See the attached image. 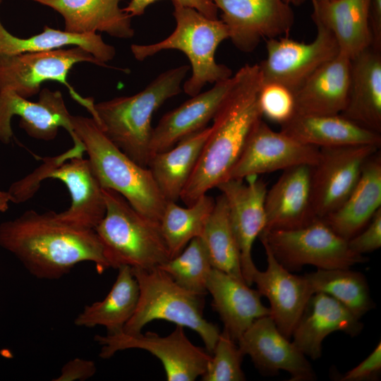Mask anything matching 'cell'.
Segmentation results:
<instances>
[{
  "instance_id": "obj_46",
  "label": "cell",
  "mask_w": 381,
  "mask_h": 381,
  "mask_svg": "<svg viewBox=\"0 0 381 381\" xmlns=\"http://www.w3.org/2000/svg\"><path fill=\"white\" fill-rule=\"evenodd\" d=\"M322 1H326V0H311V2H320Z\"/></svg>"
},
{
  "instance_id": "obj_17",
  "label": "cell",
  "mask_w": 381,
  "mask_h": 381,
  "mask_svg": "<svg viewBox=\"0 0 381 381\" xmlns=\"http://www.w3.org/2000/svg\"><path fill=\"white\" fill-rule=\"evenodd\" d=\"M246 179H249L247 183L243 179H228L216 188L226 200L240 250L243 277L250 286L257 270L252 258V248L266 225L265 200L267 188V183L258 176Z\"/></svg>"
},
{
  "instance_id": "obj_24",
  "label": "cell",
  "mask_w": 381,
  "mask_h": 381,
  "mask_svg": "<svg viewBox=\"0 0 381 381\" xmlns=\"http://www.w3.org/2000/svg\"><path fill=\"white\" fill-rule=\"evenodd\" d=\"M381 133V51L368 47L351 59L347 102L340 114Z\"/></svg>"
},
{
  "instance_id": "obj_29",
  "label": "cell",
  "mask_w": 381,
  "mask_h": 381,
  "mask_svg": "<svg viewBox=\"0 0 381 381\" xmlns=\"http://www.w3.org/2000/svg\"><path fill=\"white\" fill-rule=\"evenodd\" d=\"M370 0H326L312 2L313 20L328 28L340 52L352 59L370 46L368 12Z\"/></svg>"
},
{
  "instance_id": "obj_34",
  "label": "cell",
  "mask_w": 381,
  "mask_h": 381,
  "mask_svg": "<svg viewBox=\"0 0 381 381\" xmlns=\"http://www.w3.org/2000/svg\"><path fill=\"white\" fill-rule=\"evenodd\" d=\"M215 200L207 194L182 207L167 200L159 225L170 259L179 254L194 238L200 237Z\"/></svg>"
},
{
  "instance_id": "obj_36",
  "label": "cell",
  "mask_w": 381,
  "mask_h": 381,
  "mask_svg": "<svg viewBox=\"0 0 381 381\" xmlns=\"http://www.w3.org/2000/svg\"><path fill=\"white\" fill-rule=\"evenodd\" d=\"M158 267L186 290L200 296L207 293L212 267L200 237L193 238L179 254Z\"/></svg>"
},
{
  "instance_id": "obj_14",
  "label": "cell",
  "mask_w": 381,
  "mask_h": 381,
  "mask_svg": "<svg viewBox=\"0 0 381 381\" xmlns=\"http://www.w3.org/2000/svg\"><path fill=\"white\" fill-rule=\"evenodd\" d=\"M222 11L229 39L243 52H253L265 40L286 37L295 17L284 0H211Z\"/></svg>"
},
{
  "instance_id": "obj_4",
  "label": "cell",
  "mask_w": 381,
  "mask_h": 381,
  "mask_svg": "<svg viewBox=\"0 0 381 381\" xmlns=\"http://www.w3.org/2000/svg\"><path fill=\"white\" fill-rule=\"evenodd\" d=\"M71 121L102 188L116 191L135 210L159 222L167 200L149 168L138 164L116 147L92 117L71 115Z\"/></svg>"
},
{
  "instance_id": "obj_41",
  "label": "cell",
  "mask_w": 381,
  "mask_h": 381,
  "mask_svg": "<svg viewBox=\"0 0 381 381\" xmlns=\"http://www.w3.org/2000/svg\"><path fill=\"white\" fill-rule=\"evenodd\" d=\"M381 370V344L379 342L372 353L358 365L348 371L341 381L373 380Z\"/></svg>"
},
{
  "instance_id": "obj_10",
  "label": "cell",
  "mask_w": 381,
  "mask_h": 381,
  "mask_svg": "<svg viewBox=\"0 0 381 381\" xmlns=\"http://www.w3.org/2000/svg\"><path fill=\"white\" fill-rule=\"evenodd\" d=\"M80 62L104 66L80 47L0 55V92L10 90L28 99L40 92L43 83L56 81L65 85L71 97L92 114L93 99L80 96L67 80L70 70Z\"/></svg>"
},
{
  "instance_id": "obj_6",
  "label": "cell",
  "mask_w": 381,
  "mask_h": 381,
  "mask_svg": "<svg viewBox=\"0 0 381 381\" xmlns=\"http://www.w3.org/2000/svg\"><path fill=\"white\" fill-rule=\"evenodd\" d=\"M104 216L95 228L109 267L150 269L170 259L159 222L135 210L119 193L103 188Z\"/></svg>"
},
{
  "instance_id": "obj_13",
  "label": "cell",
  "mask_w": 381,
  "mask_h": 381,
  "mask_svg": "<svg viewBox=\"0 0 381 381\" xmlns=\"http://www.w3.org/2000/svg\"><path fill=\"white\" fill-rule=\"evenodd\" d=\"M370 145L320 147L312 167L314 215L323 218L340 207L356 186L368 159L379 150Z\"/></svg>"
},
{
  "instance_id": "obj_11",
  "label": "cell",
  "mask_w": 381,
  "mask_h": 381,
  "mask_svg": "<svg viewBox=\"0 0 381 381\" xmlns=\"http://www.w3.org/2000/svg\"><path fill=\"white\" fill-rule=\"evenodd\" d=\"M95 340L102 346L99 356L103 358L131 349L150 352L162 362L169 381L196 380L203 375L211 358L206 349L194 345L188 339L181 325H176L165 337L151 332L129 334L121 331L105 336L97 335Z\"/></svg>"
},
{
  "instance_id": "obj_44",
  "label": "cell",
  "mask_w": 381,
  "mask_h": 381,
  "mask_svg": "<svg viewBox=\"0 0 381 381\" xmlns=\"http://www.w3.org/2000/svg\"><path fill=\"white\" fill-rule=\"evenodd\" d=\"M11 197L8 191L0 190V212H6L9 207Z\"/></svg>"
},
{
  "instance_id": "obj_18",
  "label": "cell",
  "mask_w": 381,
  "mask_h": 381,
  "mask_svg": "<svg viewBox=\"0 0 381 381\" xmlns=\"http://www.w3.org/2000/svg\"><path fill=\"white\" fill-rule=\"evenodd\" d=\"M237 343L244 356L248 355L261 372L274 374L283 370L290 373L291 381L315 378L304 353L280 332L270 315L255 320Z\"/></svg>"
},
{
  "instance_id": "obj_2",
  "label": "cell",
  "mask_w": 381,
  "mask_h": 381,
  "mask_svg": "<svg viewBox=\"0 0 381 381\" xmlns=\"http://www.w3.org/2000/svg\"><path fill=\"white\" fill-rule=\"evenodd\" d=\"M263 78L260 65L246 64L233 75L211 126L194 171L180 199L190 205L227 179L255 123L262 119L260 93Z\"/></svg>"
},
{
  "instance_id": "obj_15",
  "label": "cell",
  "mask_w": 381,
  "mask_h": 381,
  "mask_svg": "<svg viewBox=\"0 0 381 381\" xmlns=\"http://www.w3.org/2000/svg\"><path fill=\"white\" fill-rule=\"evenodd\" d=\"M318 157V147L274 131L261 119L252 128L227 179L258 176L298 165L314 166Z\"/></svg>"
},
{
  "instance_id": "obj_25",
  "label": "cell",
  "mask_w": 381,
  "mask_h": 381,
  "mask_svg": "<svg viewBox=\"0 0 381 381\" xmlns=\"http://www.w3.org/2000/svg\"><path fill=\"white\" fill-rule=\"evenodd\" d=\"M351 59L339 52L315 71L294 92L296 114H341L347 102Z\"/></svg>"
},
{
  "instance_id": "obj_45",
  "label": "cell",
  "mask_w": 381,
  "mask_h": 381,
  "mask_svg": "<svg viewBox=\"0 0 381 381\" xmlns=\"http://www.w3.org/2000/svg\"><path fill=\"white\" fill-rule=\"evenodd\" d=\"M286 3L291 6H300L302 4L305 0H284Z\"/></svg>"
},
{
  "instance_id": "obj_9",
  "label": "cell",
  "mask_w": 381,
  "mask_h": 381,
  "mask_svg": "<svg viewBox=\"0 0 381 381\" xmlns=\"http://www.w3.org/2000/svg\"><path fill=\"white\" fill-rule=\"evenodd\" d=\"M277 260L289 271L310 265L318 269H349L368 260L353 252L348 241L337 235L321 218L296 229L271 230L259 236Z\"/></svg>"
},
{
  "instance_id": "obj_43",
  "label": "cell",
  "mask_w": 381,
  "mask_h": 381,
  "mask_svg": "<svg viewBox=\"0 0 381 381\" xmlns=\"http://www.w3.org/2000/svg\"><path fill=\"white\" fill-rule=\"evenodd\" d=\"M370 47L381 51V0H370L368 12Z\"/></svg>"
},
{
  "instance_id": "obj_35",
  "label": "cell",
  "mask_w": 381,
  "mask_h": 381,
  "mask_svg": "<svg viewBox=\"0 0 381 381\" xmlns=\"http://www.w3.org/2000/svg\"><path fill=\"white\" fill-rule=\"evenodd\" d=\"M313 294L324 293L361 318L375 307L365 277L349 269H318L306 274Z\"/></svg>"
},
{
  "instance_id": "obj_38",
  "label": "cell",
  "mask_w": 381,
  "mask_h": 381,
  "mask_svg": "<svg viewBox=\"0 0 381 381\" xmlns=\"http://www.w3.org/2000/svg\"><path fill=\"white\" fill-rule=\"evenodd\" d=\"M259 102L262 116L279 125L296 114L294 92L278 83H263Z\"/></svg>"
},
{
  "instance_id": "obj_1",
  "label": "cell",
  "mask_w": 381,
  "mask_h": 381,
  "mask_svg": "<svg viewBox=\"0 0 381 381\" xmlns=\"http://www.w3.org/2000/svg\"><path fill=\"white\" fill-rule=\"evenodd\" d=\"M0 246L41 279H59L83 262L94 263L99 273L109 267L95 229L64 223L53 211L30 210L2 222Z\"/></svg>"
},
{
  "instance_id": "obj_5",
  "label": "cell",
  "mask_w": 381,
  "mask_h": 381,
  "mask_svg": "<svg viewBox=\"0 0 381 381\" xmlns=\"http://www.w3.org/2000/svg\"><path fill=\"white\" fill-rule=\"evenodd\" d=\"M173 2L176 28L162 41L150 44H132L133 56L143 61L159 52L176 49L190 61L191 75L184 80L182 88L189 96L202 91L207 83H216L232 76L231 70L215 60L219 45L229 39L225 24L218 18H211L196 9Z\"/></svg>"
},
{
  "instance_id": "obj_42",
  "label": "cell",
  "mask_w": 381,
  "mask_h": 381,
  "mask_svg": "<svg viewBox=\"0 0 381 381\" xmlns=\"http://www.w3.org/2000/svg\"><path fill=\"white\" fill-rule=\"evenodd\" d=\"M94 361L75 358L68 361L61 368V374L54 381L85 380L96 373Z\"/></svg>"
},
{
  "instance_id": "obj_28",
  "label": "cell",
  "mask_w": 381,
  "mask_h": 381,
  "mask_svg": "<svg viewBox=\"0 0 381 381\" xmlns=\"http://www.w3.org/2000/svg\"><path fill=\"white\" fill-rule=\"evenodd\" d=\"M280 126L281 131L318 148L360 145L380 147L381 145V133L362 127L340 114H296Z\"/></svg>"
},
{
  "instance_id": "obj_7",
  "label": "cell",
  "mask_w": 381,
  "mask_h": 381,
  "mask_svg": "<svg viewBox=\"0 0 381 381\" xmlns=\"http://www.w3.org/2000/svg\"><path fill=\"white\" fill-rule=\"evenodd\" d=\"M131 270L139 296L135 310L122 331L136 334L154 320H167L198 333L211 354L221 332L204 318L203 296L182 288L158 267Z\"/></svg>"
},
{
  "instance_id": "obj_12",
  "label": "cell",
  "mask_w": 381,
  "mask_h": 381,
  "mask_svg": "<svg viewBox=\"0 0 381 381\" xmlns=\"http://www.w3.org/2000/svg\"><path fill=\"white\" fill-rule=\"evenodd\" d=\"M314 40L302 42L286 37L266 40V58L259 64L263 83L282 85L294 94L320 66L339 52L332 32L317 20Z\"/></svg>"
},
{
  "instance_id": "obj_40",
  "label": "cell",
  "mask_w": 381,
  "mask_h": 381,
  "mask_svg": "<svg viewBox=\"0 0 381 381\" xmlns=\"http://www.w3.org/2000/svg\"><path fill=\"white\" fill-rule=\"evenodd\" d=\"M158 0H131L123 10L131 17L141 16L148 6ZM183 5L193 8L211 18H217L218 8L211 0H172Z\"/></svg>"
},
{
  "instance_id": "obj_33",
  "label": "cell",
  "mask_w": 381,
  "mask_h": 381,
  "mask_svg": "<svg viewBox=\"0 0 381 381\" xmlns=\"http://www.w3.org/2000/svg\"><path fill=\"white\" fill-rule=\"evenodd\" d=\"M200 238L212 268L245 282L238 245L231 225L228 204L222 193L215 199Z\"/></svg>"
},
{
  "instance_id": "obj_22",
  "label": "cell",
  "mask_w": 381,
  "mask_h": 381,
  "mask_svg": "<svg viewBox=\"0 0 381 381\" xmlns=\"http://www.w3.org/2000/svg\"><path fill=\"white\" fill-rule=\"evenodd\" d=\"M363 327L360 319L340 302L324 293H315L294 330L293 342L306 356L316 360L322 356V344L327 335L341 331L355 337Z\"/></svg>"
},
{
  "instance_id": "obj_21",
  "label": "cell",
  "mask_w": 381,
  "mask_h": 381,
  "mask_svg": "<svg viewBox=\"0 0 381 381\" xmlns=\"http://www.w3.org/2000/svg\"><path fill=\"white\" fill-rule=\"evenodd\" d=\"M233 83V75L205 92L191 96L166 113L153 128L150 156L171 148L185 138L205 128L213 119Z\"/></svg>"
},
{
  "instance_id": "obj_19",
  "label": "cell",
  "mask_w": 381,
  "mask_h": 381,
  "mask_svg": "<svg viewBox=\"0 0 381 381\" xmlns=\"http://www.w3.org/2000/svg\"><path fill=\"white\" fill-rule=\"evenodd\" d=\"M261 242L267 267L265 271L257 269L253 283L260 294L268 299L271 318L280 332L289 339L313 292L305 276L292 274L277 260L267 245Z\"/></svg>"
},
{
  "instance_id": "obj_32",
  "label": "cell",
  "mask_w": 381,
  "mask_h": 381,
  "mask_svg": "<svg viewBox=\"0 0 381 381\" xmlns=\"http://www.w3.org/2000/svg\"><path fill=\"white\" fill-rule=\"evenodd\" d=\"M70 45L84 49L104 66L116 55L114 47L105 43L96 33H73L46 25L38 35L20 38L11 34L0 20V55L47 52Z\"/></svg>"
},
{
  "instance_id": "obj_3",
  "label": "cell",
  "mask_w": 381,
  "mask_h": 381,
  "mask_svg": "<svg viewBox=\"0 0 381 381\" xmlns=\"http://www.w3.org/2000/svg\"><path fill=\"white\" fill-rule=\"evenodd\" d=\"M190 68L182 65L167 70L133 95L94 104L92 116L116 147L147 167L153 115L167 100L180 94Z\"/></svg>"
},
{
  "instance_id": "obj_16",
  "label": "cell",
  "mask_w": 381,
  "mask_h": 381,
  "mask_svg": "<svg viewBox=\"0 0 381 381\" xmlns=\"http://www.w3.org/2000/svg\"><path fill=\"white\" fill-rule=\"evenodd\" d=\"M38 102H33L13 90L0 92V142L8 144L13 137L11 118L18 116L19 126L28 135L37 140H54L59 127L65 128L75 147H83L73 131L69 114L60 91L44 88L39 92Z\"/></svg>"
},
{
  "instance_id": "obj_20",
  "label": "cell",
  "mask_w": 381,
  "mask_h": 381,
  "mask_svg": "<svg viewBox=\"0 0 381 381\" xmlns=\"http://www.w3.org/2000/svg\"><path fill=\"white\" fill-rule=\"evenodd\" d=\"M312 167L303 164L284 170L267 190L266 225L262 234L301 227L316 219L312 201Z\"/></svg>"
},
{
  "instance_id": "obj_8",
  "label": "cell",
  "mask_w": 381,
  "mask_h": 381,
  "mask_svg": "<svg viewBox=\"0 0 381 381\" xmlns=\"http://www.w3.org/2000/svg\"><path fill=\"white\" fill-rule=\"evenodd\" d=\"M78 156L72 147L58 156L43 158L44 163L32 174L10 186L11 202H23L32 197L42 180L58 179L67 187L71 202L65 211L54 212L56 217L73 226L95 229L106 211L103 188L88 159Z\"/></svg>"
},
{
  "instance_id": "obj_23",
  "label": "cell",
  "mask_w": 381,
  "mask_h": 381,
  "mask_svg": "<svg viewBox=\"0 0 381 381\" xmlns=\"http://www.w3.org/2000/svg\"><path fill=\"white\" fill-rule=\"evenodd\" d=\"M212 306L224 324V330L236 342L257 319L270 315L261 295L244 281L212 268L207 283Z\"/></svg>"
},
{
  "instance_id": "obj_26",
  "label": "cell",
  "mask_w": 381,
  "mask_h": 381,
  "mask_svg": "<svg viewBox=\"0 0 381 381\" xmlns=\"http://www.w3.org/2000/svg\"><path fill=\"white\" fill-rule=\"evenodd\" d=\"M381 208V155L377 150L365 163L360 178L346 200L323 218L339 236L349 241Z\"/></svg>"
},
{
  "instance_id": "obj_30",
  "label": "cell",
  "mask_w": 381,
  "mask_h": 381,
  "mask_svg": "<svg viewBox=\"0 0 381 381\" xmlns=\"http://www.w3.org/2000/svg\"><path fill=\"white\" fill-rule=\"evenodd\" d=\"M210 131L211 126H207L171 148L150 156L147 167L167 200L176 202L180 198Z\"/></svg>"
},
{
  "instance_id": "obj_39",
  "label": "cell",
  "mask_w": 381,
  "mask_h": 381,
  "mask_svg": "<svg viewBox=\"0 0 381 381\" xmlns=\"http://www.w3.org/2000/svg\"><path fill=\"white\" fill-rule=\"evenodd\" d=\"M351 250L363 255L377 250L381 246V208L374 214L363 231L348 241Z\"/></svg>"
},
{
  "instance_id": "obj_31",
  "label": "cell",
  "mask_w": 381,
  "mask_h": 381,
  "mask_svg": "<svg viewBox=\"0 0 381 381\" xmlns=\"http://www.w3.org/2000/svg\"><path fill=\"white\" fill-rule=\"evenodd\" d=\"M118 271L106 297L86 306L74 320L76 326L87 328L102 326L107 329V334L123 330L135 310L139 288L131 267L121 266Z\"/></svg>"
},
{
  "instance_id": "obj_37",
  "label": "cell",
  "mask_w": 381,
  "mask_h": 381,
  "mask_svg": "<svg viewBox=\"0 0 381 381\" xmlns=\"http://www.w3.org/2000/svg\"><path fill=\"white\" fill-rule=\"evenodd\" d=\"M244 354L229 335L223 330L216 342L202 381H243L241 368Z\"/></svg>"
},
{
  "instance_id": "obj_27",
  "label": "cell",
  "mask_w": 381,
  "mask_h": 381,
  "mask_svg": "<svg viewBox=\"0 0 381 381\" xmlns=\"http://www.w3.org/2000/svg\"><path fill=\"white\" fill-rule=\"evenodd\" d=\"M52 8L64 20V30L73 33L104 32L129 39L134 35L131 16L119 6L120 0H30Z\"/></svg>"
}]
</instances>
